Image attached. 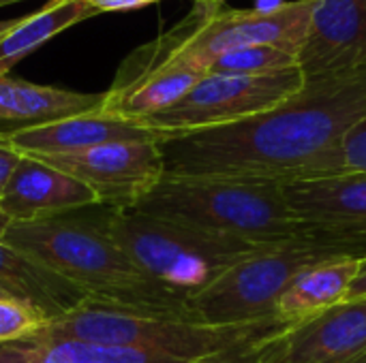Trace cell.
Masks as SVG:
<instances>
[{"label":"cell","instance_id":"22","mask_svg":"<svg viewBox=\"0 0 366 363\" xmlns=\"http://www.w3.org/2000/svg\"><path fill=\"white\" fill-rule=\"evenodd\" d=\"M47 323L49 319L36 308L17 300L0 297V344L30 338L39 334Z\"/></svg>","mask_w":366,"mask_h":363},{"label":"cell","instance_id":"14","mask_svg":"<svg viewBox=\"0 0 366 363\" xmlns=\"http://www.w3.org/2000/svg\"><path fill=\"white\" fill-rule=\"evenodd\" d=\"M163 139L144 122H133L101 111L54 120L39 126L0 131V145L21 156H51L103 145L112 141Z\"/></svg>","mask_w":366,"mask_h":363},{"label":"cell","instance_id":"32","mask_svg":"<svg viewBox=\"0 0 366 363\" xmlns=\"http://www.w3.org/2000/svg\"><path fill=\"white\" fill-rule=\"evenodd\" d=\"M204 2H212V4H221L223 0H204Z\"/></svg>","mask_w":366,"mask_h":363},{"label":"cell","instance_id":"29","mask_svg":"<svg viewBox=\"0 0 366 363\" xmlns=\"http://www.w3.org/2000/svg\"><path fill=\"white\" fill-rule=\"evenodd\" d=\"M19 19V17H17ZM17 19H0V36L4 34V32H9L15 24H17Z\"/></svg>","mask_w":366,"mask_h":363},{"label":"cell","instance_id":"33","mask_svg":"<svg viewBox=\"0 0 366 363\" xmlns=\"http://www.w3.org/2000/svg\"><path fill=\"white\" fill-rule=\"evenodd\" d=\"M0 297H4V295H2V293H0ZM6 300H9V297H6Z\"/></svg>","mask_w":366,"mask_h":363},{"label":"cell","instance_id":"19","mask_svg":"<svg viewBox=\"0 0 366 363\" xmlns=\"http://www.w3.org/2000/svg\"><path fill=\"white\" fill-rule=\"evenodd\" d=\"M365 259H335L302 272L279 297L274 317L300 325L341 304Z\"/></svg>","mask_w":366,"mask_h":363},{"label":"cell","instance_id":"18","mask_svg":"<svg viewBox=\"0 0 366 363\" xmlns=\"http://www.w3.org/2000/svg\"><path fill=\"white\" fill-rule=\"evenodd\" d=\"M197 362V359H195ZM0 363H193L157 351L92 344L49 336L43 329L30 338L0 344Z\"/></svg>","mask_w":366,"mask_h":363},{"label":"cell","instance_id":"30","mask_svg":"<svg viewBox=\"0 0 366 363\" xmlns=\"http://www.w3.org/2000/svg\"><path fill=\"white\" fill-rule=\"evenodd\" d=\"M6 227H9V220L2 216V212H0V240H2V235H4V231H6Z\"/></svg>","mask_w":366,"mask_h":363},{"label":"cell","instance_id":"17","mask_svg":"<svg viewBox=\"0 0 366 363\" xmlns=\"http://www.w3.org/2000/svg\"><path fill=\"white\" fill-rule=\"evenodd\" d=\"M105 92H73L0 75V131L101 111Z\"/></svg>","mask_w":366,"mask_h":363},{"label":"cell","instance_id":"15","mask_svg":"<svg viewBox=\"0 0 366 363\" xmlns=\"http://www.w3.org/2000/svg\"><path fill=\"white\" fill-rule=\"evenodd\" d=\"M281 363H366V297L292 325L281 336Z\"/></svg>","mask_w":366,"mask_h":363},{"label":"cell","instance_id":"16","mask_svg":"<svg viewBox=\"0 0 366 363\" xmlns=\"http://www.w3.org/2000/svg\"><path fill=\"white\" fill-rule=\"evenodd\" d=\"M0 293L9 300H17L36 308L49 321L73 312L75 308H79L84 302L90 300V295L81 287L56 274L54 270L45 267L30 255L4 244L2 240H0Z\"/></svg>","mask_w":366,"mask_h":363},{"label":"cell","instance_id":"20","mask_svg":"<svg viewBox=\"0 0 366 363\" xmlns=\"http://www.w3.org/2000/svg\"><path fill=\"white\" fill-rule=\"evenodd\" d=\"M97 13L90 0H51L36 13L19 17L17 24L0 36V75H9L17 62L49 39Z\"/></svg>","mask_w":366,"mask_h":363},{"label":"cell","instance_id":"10","mask_svg":"<svg viewBox=\"0 0 366 363\" xmlns=\"http://www.w3.org/2000/svg\"><path fill=\"white\" fill-rule=\"evenodd\" d=\"M86 184L99 208L133 210L165 175L159 139L112 141L77 152L34 156Z\"/></svg>","mask_w":366,"mask_h":363},{"label":"cell","instance_id":"7","mask_svg":"<svg viewBox=\"0 0 366 363\" xmlns=\"http://www.w3.org/2000/svg\"><path fill=\"white\" fill-rule=\"evenodd\" d=\"M305 83L307 77L298 66L268 75L206 73L178 103L144 120V124L163 139L236 124L281 105Z\"/></svg>","mask_w":366,"mask_h":363},{"label":"cell","instance_id":"2","mask_svg":"<svg viewBox=\"0 0 366 363\" xmlns=\"http://www.w3.org/2000/svg\"><path fill=\"white\" fill-rule=\"evenodd\" d=\"M2 242L75 282L90 300L199 323L191 300L142 272L99 218L71 212L36 223H9Z\"/></svg>","mask_w":366,"mask_h":363},{"label":"cell","instance_id":"3","mask_svg":"<svg viewBox=\"0 0 366 363\" xmlns=\"http://www.w3.org/2000/svg\"><path fill=\"white\" fill-rule=\"evenodd\" d=\"M133 210L259 246L300 235L281 182L163 175Z\"/></svg>","mask_w":366,"mask_h":363},{"label":"cell","instance_id":"23","mask_svg":"<svg viewBox=\"0 0 366 363\" xmlns=\"http://www.w3.org/2000/svg\"><path fill=\"white\" fill-rule=\"evenodd\" d=\"M341 173L366 175V116L360 118L339 143Z\"/></svg>","mask_w":366,"mask_h":363},{"label":"cell","instance_id":"27","mask_svg":"<svg viewBox=\"0 0 366 363\" xmlns=\"http://www.w3.org/2000/svg\"><path fill=\"white\" fill-rule=\"evenodd\" d=\"M358 297H366V259L362 261V265H360V270H358L354 282L350 285V291H347V295H345L343 302L358 300Z\"/></svg>","mask_w":366,"mask_h":363},{"label":"cell","instance_id":"13","mask_svg":"<svg viewBox=\"0 0 366 363\" xmlns=\"http://www.w3.org/2000/svg\"><path fill=\"white\" fill-rule=\"evenodd\" d=\"M99 205L79 180L34 158L21 156L0 193V212L9 223H36Z\"/></svg>","mask_w":366,"mask_h":363},{"label":"cell","instance_id":"12","mask_svg":"<svg viewBox=\"0 0 366 363\" xmlns=\"http://www.w3.org/2000/svg\"><path fill=\"white\" fill-rule=\"evenodd\" d=\"M307 79L366 68V0H317L298 53Z\"/></svg>","mask_w":366,"mask_h":363},{"label":"cell","instance_id":"24","mask_svg":"<svg viewBox=\"0 0 366 363\" xmlns=\"http://www.w3.org/2000/svg\"><path fill=\"white\" fill-rule=\"evenodd\" d=\"M281 334H277L272 338H266L262 342L236 347L232 351H225V353H219V355H210V357H204V359H197V362L193 363H268L277 355V351H279V338H281Z\"/></svg>","mask_w":366,"mask_h":363},{"label":"cell","instance_id":"6","mask_svg":"<svg viewBox=\"0 0 366 363\" xmlns=\"http://www.w3.org/2000/svg\"><path fill=\"white\" fill-rule=\"evenodd\" d=\"M350 259L339 250L305 235L266 246L242 259L217 278L208 289L191 297V308L204 325H247L270 321L285 289L307 270Z\"/></svg>","mask_w":366,"mask_h":363},{"label":"cell","instance_id":"25","mask_svg":"<svg viewBox=\"0 0 366 363\" xmlns=\"http://www.w3.org/2000/svg\"><path fill=\"white\" fill-rule=\"evenodd\" d=\"M161 0H90V4L99 13H109V11H135L148 4H154Z\"/></svg>","mask_w":366,"mask_h":363},{"label":"cell","instance_id":"21","mask_svg":"<svg viewBox=\"0 0 366 363\" xmlns=\"http://www.w3.org/2000/svg\"><path fill=\"white\" fill-rule=\"evenodd\" d=\"M298 66V56L287 53L268 45H253L232 49L219 56L208 73H227V75H268L279 71H290Z\"/></svg>","mask_w":366,"mask_h":363},{"label":"cell","instance_id":"28","mask_svg":"<svg viewBox=\"0 0 366 363\" xmlns=\"http://www.w3.org/2000/svg\"><path fill=\"white\" fill-rule=\"evenodd\" d=\"M283 4H285V0H255L257 11H274V9H279Z\"/></svg>","mask_w":366,"mask_h":363},{"label":"cell","instance_id":"9","mask_svg":"<svg viewBox=\"0 0 366 363\" xmlns=\"http://www.w3.org/2000/svg\"><path fill=\"white\" fill-rule=\"evenodd\" d=\"M189 21L161 34L152 43L133 51L105 90L101 113L144 122L178 103L206 71L180 56V43Z\"/></svg>","mask_w":366,"mask_h":363},{"label":"cell","instance_id":"4","mask_svg":"<svg viewBox=\"0 0 366 363\" xmlns=\"http://www.w3.org/2000/svg\"><path fill=\"white\" fill-rule=\"evenodd\" d=\"M292 327L279 319L247 325H204L172 315L118 306L101 300H88L73 312L49 321L43 332L58 338H75L92 344L124 347L167 353L182 359H204L255 344Z\"/></svg>","mask_w":366,"mask_h":363},{"label":"cell","instance_id":"5","mask_svg":"<svg viewBox=\"0 0 366 363\" xmlns=\"http://www.w3.org/2000/svg\"><path fill=\"white\" fill-rule=\"evenodd\" d=\"M97 218L142 272L189 300L208 289L229 267L266 248L139 210L105 208Z\"/></svg>","mask_w":366,"mask_h":363},{"label":"cell","instance_id":"11","mask_svg":"<svg viewBox=\"0 0 366 363\" xmlns=\"http://www.w3.org/2000/svg\"><path fill=\"white\" fill-rule=\"evenodd\" d=\"M300 235L366 259V175L339 173L283 184Z\"/></svg>","mask_w":366,"mask_h":363},{"label":"cell","instance_id":"31","mask_svg":"<svg viewBox=\"0 0 366 363\" xmlns=\"http://www.w3.org/2000/svg\"><path fill=\"white\" fill-rule=\"evenodd\" d=\"M13 2H21V0H0V6H6V4H13Z\"/></svg>","mask_w":366,"mask_h":363},{"label":"cell","instance_id":"8","mask_svg":"<svg viewBox=\"0 0 366 363\" xmlns=\"http://www.w3.org/2000/svg\"><path fill=\"white\" fill-rule=\"evenodd\" d=\"M317 0L285 2L274 11L229 9L197 0V6L187 17L189 28L180 43V56L208 73L210 64L240 47L268 45L298 56Z\"/></svg>","mask_w":366,"mask_h":363},{"label":"cell","instance_id":"26","mask_svg":"<svg viewBox=\"0 0 366 363\" xmlns=\"http://www.w3.org/2000/svg\"><path fill=\"white\" fill-rule=\"evenodd\" d=\"M19 158H21V154H17V152L9 150V148H4V145H0V193H2V188H4V184L9 182L11 173L15 171Z\"/></svg>","mask_w":366,"mask_h":363},{"label":"cell","instance_id":"1","mask_svg":"<svg viewBox=\"0 0 366 363\" xmlns=\"http://www.w3.org/2000/svg\"><path fill=\"white\" fill-rule=\"evenodd\" d=\"M365 116L366 68L307 79L264 113L161 139L165 175L281 184L339 175V143Z\"/></svg>","mask_w":366,"mask_h":363}]
</instances>
